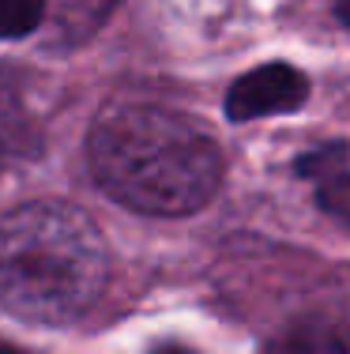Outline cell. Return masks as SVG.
Segmentation results:
<instances>
[{"instance_id":"1","label":"cell","mask_w":350,"mask_h":354,"mask_svg":"<svg viewBox=\"0 0 350 354\" xmlns=\"http://www.w3.org/2000/svg\"><path fill=\"white\" fill-rule=\"evenodd\" d=\"M98 189L144 215H193L222 185V151L188 113L158 102H117L87 140Z\"/></svg>"},{"instance_id":"2","label":"cell","mask_w":350,"mask_h":354,"mask_svg":"<svg viewBox=\"0 0 350 354\" xmlns=\"http://www.w3.org/2000/svg\"><path fill=\"white\" fill-rule=\"evenodd\" d=\"M110 252L79 207L23 204L0 215V306L35 324L79 320L102 298Z\"/></svg>"},{"instance_id":"3","label":"cell","mask_w":350,"mask_h":354,"mask_svg":"<svg viewBox=\"0 0 350 354\" xmlns=\"http://www.w3.org/2000/svg\"><path fill=\"white\" fill-rule=\"evenodd\" d=\"M309 98V80L290 64H264L245 72L226 91V117L230 121H256L271 113H294Z\"/></svg>"},{"instance_id":"4","label":"cell","mask_w":350,"mask_h":354,"mask_svg":"<svg viewBox=\"0 0 350 354\" xmlns=\"http://www.w3.org/2000/svg\"><path fill=\"white\" fill-rule=\"evenodd\" d=\"M298 174L316 181L320 212L350 226V170L343 166V143H331V147H320L313 155L298 158Z\"/></svg>"},{"instance_id":"5","label":"cell","mask_w":350,"mask_h":354,"mask_svg":"<svg viewBox=\"0 0 350 354\" xmlns=\"http://www.w3.org/2000/svg\"><path fill=\"white\" fill-rule=\"evenodd\" d=\"M260 354H350V339L331 324H294L264 343Z\"/></svg>"},{"instance_id":"6","label":"cell","mask_w":350,"mask_h":354,"mask_svg":"<svg viewBox=\"0 0 350 354\" xmlns=\"http://www.w3.org/2000/svg\"><path fill=\"white\" fill-rule=\"evenodd\" d=\"M49 23L61 41H83L121 0H46Z\"/></svg>"},{"instance_id":"7","label":"cell","mask_w":350,"mask_h":354,"mask_svg":"<svg viewBox=\"0 0 350 354\" xmlns=\"http://www.w3.org/2000/svg\"><path fill=\"white\" fill-rule=\"evenodd\" d=\"M49 19L46 0H0V41L27 38Z\"/></svg>"},{"instance_id":"8","label":"cell","mask_w":350,"mask_h":354,"mask_svg":"<svg viewBox=\"0 0 350 354\" xmlns=\"http://www.w3.org/2000/svg\"><path fill=\"white\" fill-rule=\"evenodd\" d=\"M336 15H339V23L350 30V0H336Z\"/></svg>"},{"instance_id":"9","label":"cell","mask_w":350,"mask_h":354,"mask_svg":"<svg viewBox=\"0 0 350 354\" xmlns=\"http://www.w3.org/2000/svg\"><path fill=\"white\" fill-rule=\"evenodd\" d=\"M155 354H193V351H185V347H177V343H170V347H158Z\"/></svg>"},{"instance_id":"10","label":"cell","mask_w":350,"mask_h":354,"mask_svg":"<svg viewBox=\"0 0 350 354\" xmlns=\"http://www.w3.org/2000/svg\"><path fill=\"white\" fill-rule=\"evenodd\" d=\"M0 354H15V351H8V347H0Z\"/></svg>"}]
</instances>
